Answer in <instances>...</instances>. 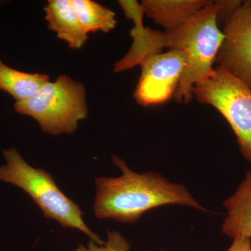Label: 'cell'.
<instances>
[{
    "label": "cell",
    "instance_id": "cell-2",
    "mask_svg": "<svg viewBox=\"0 0 251 251\" xmlns=\"http://www.w3.org/2000/svg\"><path fill=\"white\" fill-rule=\"evenodd\" d=\"M112 161L121 170L122 175L118 177L95 179L94 213L98 219L134 224L147 211L170 204L207 211L184 185L171 182L152 172L135 173L124 160L115 155Z\"/></svg>",
    "mask_w": 251,
    "mask_h": 251
},
{
    "label": "cell",
    "instance_id": "cell-7",
    "mask_svg": "<svg viewBox=\"0 0 251 251\" xmlns=\"http://www.w3.org/2000/svg\"><path fill=\"white\" fill-rule=\"evenodd\" d=\"M224 40L216 67L227 71L251 89V0L243 1L222 26Z\"/></svg>",
    "mask_w": 251,
    "mask_h": 251
},
{
    "label": "cell",
    "instance_id": "cell-9",
    "mask_svg": "<svg viewBox=\"0 0 251 251\" xmlns=\"http://www.w3.org/2000/svg\"><path fill=\"white\" fill-rule=\"evenodd\" d=\"M48 27L72 49L83 47L88 34L81 25L72 7V0H50L44 7Z\"/></svg>",
    "mask_w": 251,
    "mask_h": 251
},
{
    "label": "cell",
    "instance_id": "cell-17",
    "mask_svg": "<svg viewBox=\"0 0 251 251\" xmlns=\"http://www.w3.org/2000/svg\"><path fill=\"white\" fill-rule=\"evenodd\" d=\"M161 251H165L162 250Z\"/></svg>",
    "mask_w": 251,
    "mask_h": 251
},
{
    "label": "cell",
    "instance_id": "cell-14",
    "mask_svg": "<svg viewBox=\"0 0 251 251\" xmlns=\"http://www.w3.org/2000/svg\"><path fill=\"white\" fill-rule=\"evenodd\" d=\"M243 1L241 0H218L214 1L216 8H217V20L218 25L223 26L226 20L229 17L231 14L234 12V10L238 6L242 4Z\"/></svg>",
    "mask_w": 251,
    "mask_h": 251
},
{
    "label": "cell",
    "instance_id": "cell-13",
    "mask_svg": "<svg viewBox=\"0 0 251 251\" xmlns=\"http://www.w3.org/2000/svg\"><path fill=\"white\" fill-rule=\"evenodd\" d=\"M75 251H130V244L117 231H109L108 239L103 245L90 241L87 247L79 244Z\"/></svg>",
    "mask_w": 251,
    "mask_h": 251
},
{
    "label": "cell",
    "instance_id": "cell-1",
    "mask_svg": "<svg viewBox=\"0 0 251 251\" xmlns=\"http://www.w3.org/2000/svg\"><path fill=\"white\" fill-rule=\"evenodd\" d=\"M128 19L133 21L130 35L133 44L125 57L114 64L113 72L130 70L150 54L161 53L165 48L184 51L186 68L173 99L178 103H189L193 90L210 77L224 34L218 25L217 8L211 1L188 22L172 30L161 31L143 25V6L137 1H118Z\"/></svg>",
    "mask_w": 251,
    "mask_h": 251
},
{
    "label": "cell",
    "instance_id": "cell-15",
    "mask_svg": "<svg viewBox=\"0 0 251 251\" xmlns=\"http://www.w3.org/2000/svg\"><path fill=\"white\" fill-rule=\"evenodd\" d=\"M226 251H251V239L244 234H237L233 238L232 245Z\"/></svg>",
    "mask_w": 251,
    "mask_h": 251
},
{
    "label": "cell",
    "instance_id": "cell-6",
    "mask_svg": "<svg viewBox=\"0 0 251 251\" xmlns=\"http://www.w3.org/2000/svg\"><path fill=\"white\" fill-rule=\"evenodd\" d=\"M187 57L184 51L170 50L150 54L140 62L142 72L133 93L142 106L166 103L174 97L186 68Z\"/></svg>",
    "mask_w": 251,
    "mask_h": 251
},
{
    "label": "cell",
    "instance_id": "cell-8",
    "mask_svg": "<svg viewBox=\"0 0 251 251\" xmlns=\"http://www.w3.org/2000/svg\"><path fill=\"white\" fill-rule=\"evenodd\" d=\"M211 1L208 0H143L145 15L164 31L172 30L188 22Z\"/></svg>",
    "mask_w": 251,
    "mask_h": 251
},
{
    "label": "cell",
    "instance_id": "cell-4",
    "mask_svg": "<svg viewBox=\"0 0 251 251\" xmlns=\"http://www.w3.org/2000/svg\"><path fill=\"white\" fill-rule=\"evenodd\" d=\"M15 111L34 118L50 135L72 134L88 114L85 86L61 75L30 99L15 102Z\"/></svg>",
    "mask_w": 251,
    "mask_h": 251
},
{
    "label": "cell",
    "instance_id": "cell-5",
    "mask_svg": "<svg viewBox=\"0 0 251 251\" xmlns=\"http://www.w3.org/2000/svg\"><path fill=\"white\" fill-rule=\"evenodd\" d=\"M201 103L210 105L222 115L233 130L239 151L251 165V89L227 71L214 68L210 77L193 90Z\"/></svg>",
    "mask_w": 251,
    "mask_h": 251
},
{
    "label": "cell",
    "instance_id": "cell-10",
    "mask_svg": "<svg viewBox=\"0 0 251 251\" xmlns=\"http://www.w3.org/2000/svg\"><path fill=\"white\" fill-rule=\"evenodd\" d=\"M227 217L222 226V233L231 238L244 234L251 239V171L235 192L224 202Z\"/></svg>",
    "mask_w": 251,
    "mask_h": 251
},
{
    "label": "cell",
    "instance_id": "cell-12",
    "mask_svg": "<svg viewBox=\"0 0 251 251\" xmlns=\"http://www.w3.org/2000/svg\"><path fill=\"white\" fill-rule=\"evenodd\" d=\"M74 12L87 34L107 33L116 27L115 13L92 0H72Z\"/></svg>",
    "mask_w": 251,
    "mask_h": 251
},
{
    "label": "cell",
    "instance_id": "cell-11",
    "mask_svg": "<svg viewBox=\"0 0 251 251\" xmlns=\"http://www.w3.org/2000/svg\"><path fill=\"white\" fill-rule=\"evenodd\" d=\"M49 81V75L21 72L0 59V91L10 94L16 102L30 99Z\"/></svg>",
    "mask_w": 251,
    "mask_h": 251
},
{
    "label": "cell",
    "instance_id": "cell-16",
    "mask_svg": "<svg viewBox=\"0 0 251 251\" xmlns=\"http://www.w3.org/2000/svg\"><path fill=\"white\" fill-rule=\"evenodd\" d=\"M4 1H0V4H3V3H4Z\"/></svg>",
    "mask_w": 251,
    "mask_h": 251
},
{
    "label": "cell",
    "instance_id": "cell-3",
    "mask_svg": "<svg viewBox=\"0 0 251 251\" xmlns=\"http://www.w3.org/2000/svg\"><path fill=\"white\" fill-rule=\"evenodd\" d=\"M3 156L6 163L0 167V181L14 184L27 193L48 219L55 220L65 228L79 229L99 245L104 244L105 242L85 224L78 204L61 191L52 175L29 166L16 149L4 150Z\"/></svg>",
    "mask_w": 251,
    "mask_h": 251
}]
</instances>
